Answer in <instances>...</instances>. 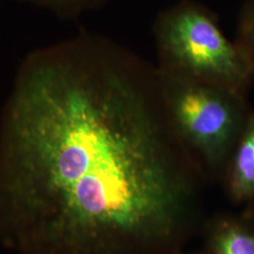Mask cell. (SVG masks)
<instances>
[{
  "instance_id": "cell-3",
  "label": "cell",
  "mask_w": 254,
  "mask_h": 254,
  "mask_svg": "<svg viewBox=\"0 0 254 254\" xmlns=\"http://www.w3.org/2000/svg\"><path fill=\"white\" fill-rule=\"evenodd\" d=\"M157 74L165 107L183 143L210 165L228 163L253 110L248 96L158 69Z\"/></svg>"
},
{
  "instance_id": "cell-1",
  "label": "cell",
  "mask_w": 254,
  "mask_h": 254,
  "mask_svg": "<svg viewBox=\"0 0 254 254\" xmlns=\"http://www.w3.org/2000/svg\"><path fill=\"white\" fill-rule=\"evenodd\" d=\"M156 67L85 32L21 65L0 123V238L113 254L169 226L188 181Z\"/></svg>"
},
{
  "instance_id": "cell-7",
  "label": "cell",
  "mask_w": 254,
  "mask_h": 254,
  "mask_svg": "<svg viewBox=\"0 0 254 254\" xmlns=\"http://www.w3.org/2000/svg\"><path fill=\"white\" fill-rule=\"evenodd\" d=\"M52 10L63 16H73L98 6L103 0H23Z\"/></svg>"
},
{
  "instance_id": "cell-5",
  "label": "cell",
  "mask_w": 254,
  "mask_h": 254,
  "mask_svg": "<svg viewBox=\"0 0 254 254\" xmlns=\"http://www.w3.org/2000/svg\"><path fill=\"white\" fill-rule=\"evenodd\" d=\"M218 254H254V233L240 223L231 222L218 239Z\"/></svg>"
},
{
  "instance_id": "cell-4",
  "label": "cell",
  "mask_w": 254,
  "mask_h": 254,
  "mask_svg": "<svg viewBox=\"0 0 254 254\" xmlns=\"http://www.w3.org/2000/svg\"><path fill=\"white\" fill-rule=\"evenodd\" d=\"M228 181L237 200L254 199V110L228 161Z\"/></svg>"
},
{
  "instance_id": "cell-2",
  "label": "cell",
  "mask_w": 254,
  "mask_h": 254,
  "mask_svg": "<svg viewBox=\"0 0 254 254\" xmlns=\"http://www.w3.org/2000/svg\"><path fill=\"white\" fill-rule=\"evenodd\" d=\"M154 35L160 72L248 96L254 68L204 5L181 0L164 9L154 21Z\"/></svg>"
},
{
  "instance_id": "cell-6",
  "label": "cell",
  "mask_w": 254,
  "mask_h": 254,
  "mask_svg": "<svg viewBox=\"0 0 254 254\" xmlns=\"http://www.w3.org/2000/svg\"><path fill=\"white\" fill-rule=\"evenodd\" d=\"M235 42L254 70V0H246L240 9Z\"/></svg>"
}]
</instances>
